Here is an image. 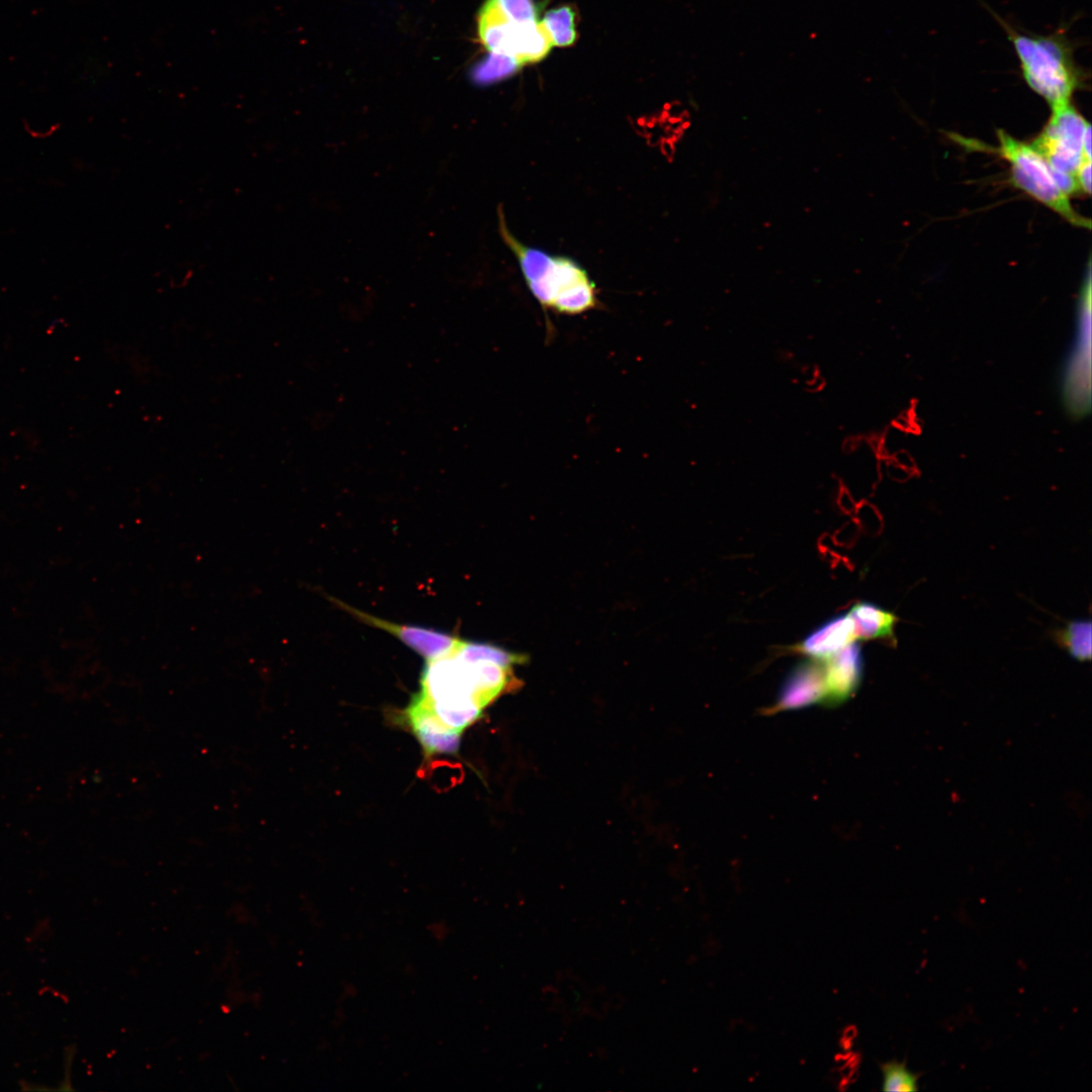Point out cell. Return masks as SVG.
<instances>
[{
  "instance_id": "6da1fadb",
  "label": "cell",
  "mask_w": 1092,
  "mask_h": 1092,
  "mask_svg": "<svg viewBox=\"0 0 1092 1092\" xmlns=\"http://www.w3.org/2000/svg\"><path fill=\"white\" fill-rule=\"evenodd\" d=\"M513 665L488 657L463 659L455 652L428 660L416 696L444 725L462 733L488 704L517 682Z\"/></svg>"
},
{
  "instance_id": "7a4b0ae2",
  "label": "cell",
  "mask_w": 1092,
  "mask_h": 1092,
  "mask_svg": "<svg viewBox=\"0 0 1092 1092\" xmlns=\"http://www.w3.org/2000/svg\"><path fill=\"white\" fill-rule=\"evenodd\" d=\"M990 12L1012 43L1027 86L1051 108L1071 102L1073 94L1085 86L1088 73L1076 61V43L1068 30L1060 26L1048 34L1027 32Z\"/></svg>"
},
{
  "instance_id": "3957f363",
  "label": "cell",
  "mask_w": 1092,
  "mask_h": 1092,
  "mask_svg": "<svg viewBox=\"0 0 1092 1092\" xmlns=\"http://www.w3.org/2000/svg\"><path fill=\"white\" fill-rule=\"evenodd\" d=\"M1051 110L1042 131L1030 145L1049 165L1058 186L1070 196L1080 191L1076 173L1085 158L1083 138L1090 123L1071 102Z\"/></svg>"
},
{
  "instance_id": "277c9868",
  "label": "cell",
  "mask_w": 1092,
  "mask_h": 1092,
  "mask_svg": "<svg viewBox=\"0 0 1092 1092\" xmlns=\"http://www.w3.org/2000/svg\"><path fill=\"white\" fill-rule=\"evenodd\" d=\"M997 136L999 146L996 151L1010 164L1011 179L1018 188L1071 224L1090 229V220L1075 211L1069 196L1058 186L1049 165L1031 145L1015 140L1002 129L997 131Z\"/></svg>"
},
{
  "instance_id": "5b68a950",
  "label": "cell",
  "mask_w": 1092,
  "mask_h": 1092,
  "mask_svg": "<svg viewBox=\"0 0 1092 1092\" xmlns=\"http://www.w3.org/2000/svg\"><path fill=\"white\" fill-rule=\"evenodd\" d=\"M1080 325L1076 347L1071 356L1065 377L1066 403L1075 415H1084L1090 408V311H1091V269L1087 268L1086 278L1079 298Z\"/></svg>"
},
{
  "instance_id": "8992f818",
  "label": "cell",
  "mask_w": 1092,
  "mask_h": 1092,
  "mask_svg": "<svg viewBox=\"0 0 1092 1092\" xmlns=\"http://www.w3.org/2000/svg\"><path fill=\"white\" fill-rule=\"evenodd\" d=\"M331 601L358 621L393 635L427 661L454 653L462 640L454 635L429 628L402 625L378 618L340 600L331 599Z\"/></svg>"
},
{
  "instance_id": "52a82bcc",
  "label": "cell",
  "mask_w": 1092,
  "mask_h": 1092,
  "mask_svg": "<svg viewBox=\"0 0 1092 1092\" xmlns=\"http://www.w3.org/2000/svg\"><path fill=\"white\" fill-rule=\"evenodd\" d=\"M403 715L426 756L453 754L458 751L461 733L444 725L416 696L404 709Z\"/></svg>"
},
{
  "instance_id": "ba28073f",
  "label": "cell",
  "mask_w": 1092,
  "mask_h": 1092,
  "mask_svg": "<svg viewBox=\"0 0 1092 1092\" xmlns=\"http://www.w3.org/2000/svg\"><path fill=\"white\" fill-rule=\"evenodd\" d=\"M856 641L854 625L848 614L838 615L808 634L795 649L813 658L825 659Z\"/></svg>"
},
{
  "instance_id": "9c48e42d",
  "label": "cell",
  "mask_w": 1092,
  "mask_h": 1092,
  "mask_svg": "<svg viewBox=\"0 0 1092 1092\" xmlns=\"http://www.w3.org/2000/svg\"><path fill=\"white\" fill-rule=\"evenodd\" d=\"M823 660L828 695L833 698L848 696L856 688L862 672L859 644L853 641Z\"/></svg>"
},
{
  "instance_id": "30bf717a",
  "label": "cell",
  "mask_w": 1092,
  "mask_h": 1092,
  "mask_svg": "<svg viewBox=\"0 0 1092 1092\" xmlns=\"http://www.w3.org/2000/svg\"><path fill=\"white\" fill-rule=\"evenodd\" d=\"M518 23L509 20L492 0H486L478 13V35L489 53L515 58Z\"/></svg>"
},
{
  "instance_id": "8fae6325",
  "label": "cell",
  "mask_w": 1092,
  "mask_h": 1092,
  "mask_svg": "<svg viewBox=\"0 0 1092 1092\" xmlns=\"http://www.w3.org/2000/svg\"><path fill=\"white\" fill-rule=\"evenodd\" d=\"M824 689V660L808 659L794 667L783 688L782 699L787 705L808 703L821 697Z\"/></svg>"
},
{
  "instance_id": "7c38bea8",
  "label": "cell",
  "mask_w": 1092,
  "mask_h": 1092,
  "mask_svg": "<svg viewBox=\"0 0 1092 1092\" xmlns=\"http://www.w3.org/2000/svg\"><path fill=\"white\" fill-rule=\"evenodd\" d=\"M848 616L853 622L856 640L894 639L898 618L874 604L859 602L851 607Z\"/></svg>"
},
{
  "instance_id": "4fadbf2b",
  "label": "cell",
  "mask_w": 1092,
  "mask_h": 1092,
  "mask_svg": "<svg viewBox=\"0 0 1092 1092\" xmlns=\"http://www.w3.org/2000/svg\"><path fill=\"white\" fill-rule=\"evenodd\" d=\"M551 40L542 25L536 21L518 24L515 58L523 65L544 59L552 48Z\"/></svg>"
},
{
  "instance_id": "5bb4252c",
  "label": "cell",
  "mask_w": 1092,
  "mask_h": 1092,
  "mask_svg": "<svg viewBox=\"0 0 1092 1092\" xmlns=\"http://www.w3.org/2000/svg\"><path fill=\"white\" fill-rule=\"evenodd\" d=\"M522 66L514 57L489 53L471 69L470 80L477 86H488L512 77Z\"/></svg>"
},
{
  "instance_id": "9a60e30c",
  "label": "cell",
  "mask_w": 1092,
  "mask_h": 1092,
  "mask_svg": "<svg viewBox=\"0 0 1092 1092\" xmlns=\"http://www.w3.org/2000/svg\"><path fill=\"white\" fill-rule=\"evenodd\" d=\"M1091 621L1074 620L1060 629L1056 639L1074 658L1085 661L1091 658Z\"/></svg>"
},
{
  "instance_id": "2e32d148",
  "label": "cell",
  "mask_w": 1092,
  "mask_h": 1092,
  "mask_svg": "<svg viewBox=\"0 0 1092 1092\" xmlns=\"http://www.w3.org/2000/svg\"><path fill=\"white\" fill-rule=\"evenodd\" d=\"M574 19V10L569 6H561L552 9L545 14L541 23L544 26L552 46L564 48L571 46L575 41L576 31Z\"/></svg>"
},
{
  "instance_id": "e0dca14e",
  "label": "cell",
  "mask_w": 1092,
  "mask_h": 1092,
  "mask_svg": "<svg viewBox=\"0 0 1092 1092\" xmlns=\"http://www.w3.org/2000/svg\"><path fill=\"white\" fill-rule=\"evenodd\" d=\"M881 1069L884 1075V1091H915L918 1089L917 1080L919 1075L909 1072L905 1062H888L883 1064Z\"/></svg>"
},
{
  "instance_id": "ac0fdd59",
  "label": "cell",
  "mask_w": 1092,
  "mask_h": 1092,
  "mask_svg": "<svg viewBox=\"0 0 1092 1092\" xmlns=\"http://www.w3.org/2000/svg\"><path fill=\"white\" fill-rule=\"evenodd\" d=\"M498 10L516 23L537 20V9L533 0H492Z\"/></svg>"
},
{
  "instance_id": "d6986e66",
  "label": "cell",
  "mask_w": 1092,
  "mask_h": 1092,
  "mask_svg": "<svg viewBox=\"0 0 1092 1092\" xmlns=\"http://www.w3.org/2000/svg\"><path fill=\"white\" fill-rule=\"evenodd\" d=\"M1076 180L1080 191L1086 194L1091 192V159L1084 158L1077 170Z\"/></svg>"
}]
</instances>
